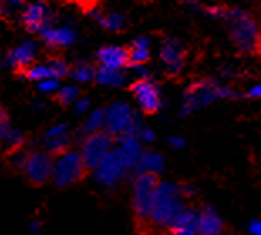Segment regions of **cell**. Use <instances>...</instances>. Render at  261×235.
Listing matches in <instances>:
<instances>
[{
	"label": "cell",
	"instance_id": "cell-20",
	"mask_svg": "<svg viewBox=\"0 0 261 235\" xmlns=\"http://www.w3.org/2000/svg\"><path fill=\"white\" fill-rule=\"evenodd\" d=\"M96 81L107 86H121L125 82V74L118 69H108V67H99L96 69Z\"/></svg>",
	"mask_w": 261,
	"mask_h": 235
},
{
	"label": "cell",
	"instance_id": "cell-7",
	"mask_svg": "<svg viewBox=\"0 0 261 235\" xmlns=\"http://www.w3.org/2000/svg\"><path fill=\"white\" fill-rule=\"evenodd\" d=\"M238 98L236 94H232V91L226 87H219L218 84L211 82V81H197L194 82L191 87L187 89L186 94V109L184 113L199 108V106H204L214 101L216 98Z\"/></svg>",
	"mask_w": 261,
	"mask_h": 235
},
{
	"label": "cell",
	"instance_id": "cell-18",
	"mask_svg": "<svg viewBox=\"0 0 261 235\" xmlns=\"http://www.w3.org/2000/svg\"><path fill=\"white\" fill-rule=\"evenodd\" d=\"M223 230H224V225L214 210L205 209L204 212L199 214L197 233H201V235H223Z\"/></svg>",
	"mask_w": 261,
	"mask_h": 235
},
{
	"label": "cell",
	"instance_id": "cell-23",
	"mask_svg": "<svg viewBox=\"0 0 261 235\" xmlns=\"http://www.w3.org/2000/svg\"><path fill=\"white\" fill-rule=\"evenodd\" d=\"M99 24H101L105 29L108 31H121L126 25V20L123 15L120 14H108V15H101L99 17Z\"/></svg>",
	"mask_w": 261,
	"mask_h": 235
},
{
	"label": "cell",
	"instance_id": "cell-13",
	"mask_svg": "<svg viewBox=\"0 0 261 235\" xmlns=\"http://www.w3.org/2000/svg\"><path fill=\"white\" fill-rule=\"evenodd\" d=\"M128 54H130L128 47L110 46V47L99 49V52H98L99 67H108V69L121 71L123 67H126L130 64Z\"/></svg>",
	"mask_w": 261,
	"mask_h": 235
},
{
	"label": "cell",
	"instance_id": "cell-27",
	"mask_svg": "<svg viewBox=\"0 0 261 235\" xmlns=\"http://www.w3.org/2000/svg\"><path fill=\"white\" fill-rule=\"evenodd\" d=\"M130 54H128V59H130V64L128 66H143L150 59V52L148 49H135V47H128Z\"/></svg>",
	"mask_w": 261,
	"mask_h": 235
},
{
	"label": "cell",
	"instance_id": "cell-10",
	"mask_svg": "<svg viewBox=\"0 0 261 235\" xmlns=\"http://www.w3.org/2000/svg\"><path fill=\"white\" fill-rule=\"evenodd\" d=\"M126 170H130V165L118 150H113L96 168V180L103 185H113L125 175Z\"/></svg>",
	"mask_w": 261,
	"mask_h": 235
},
{
	"label": "cell",
	"instance_id": "cell-34",
	"mask_svg": "<svg viewBox=\"0 0 261 235\" xmlns=\"http://www.w3.org/2000/svg\"><path fill=\"white\" fill-rule=\"evenodd\" d=\"M259 94H261V87L259 86H254L251 91L248 93V96L249 98H259Z\"/></svg>",
	"mask_w": 261,
	"mask_h": 235
},
{
	"label": "cell",
	"instance_id": "cell-14",
	"mask_svg": "<svg viewBox=\"0 0 261 235\" xmlns=\"http://www.w3.org/2000/svg\"><path fill=\"white\" fill-rule=\"evenodd\" d=\"M22 24L29 32L41 34L47 24V7L44 4H31L22 12Z\"/></svg>",
	"mask_w": 261,
	"mask_h": 235
},
{
	"label": "cell",
	"instance_id": "cell-35",
	"mask_svg": "<svg viewBox=\"0 0 261 235\" xmlns=\"http://www.w3.org/2000/svg\"><path fill=\"white\" fill-rule=\"evenodd\" d=\"M0 66H2V59H0Z\"/></svg>",
	"mask_w": 261,
	"mask_h": 235
},
{
	"label": "cell",
	"instance_id": "cell-17",
	"mask_svg": "<svg viewBox=\"0 0 261 235\" xmlns=\"http://www.w3.org/2000/svg\"><path fill=\"white\" fill-rule=\"evenodd\" d=\"M41 36L49 47H66L74 42V32L68 27H58L56 29V27L46 25Z\"/></svg>",
	"mask_w": 261,
	"mask_h": 235
},
{
	"label": "cell",
	"instance_id": "cell-16",
	"mask_svg": "<svg viewBox=\"0 0 261 235\" xmlns=\"http://www.w3.org/2000/svg\"><path fill=\"white\" fill-rule=\"evenodd\" d=\"M199 214L192 209H184L169 227V235H197Z\"/></svg>",
	"mask_w": 261,
	"mask_h": 235
},
{
	"label": "cell",
	"instance_id": "cell-19",
	"mask_svg": "<svg viewBox=\"0 0 261 235\" xmlns=\"http://www.w3.org/2000/svg\"><path fill=\"white\" fill-rule=\"evenodd\" d=\"M24 143H25L24 134L17 130H9L7 134L0 139V146H2L5 156H9L10 153H14V151H17L20 148H24Z\"/></svg>",
	"mask_w": 261,
	"mask_h": 235
},
{
	"label": "cell",
	"instance_id": "cell-24",
	"mask_svg": "<svg viewBox=\"0 0 261 235\" xmlns=\"http://www.w3.org/2000/svg\"><path fill=\"white\" fill-rule=\"evenodd\" d=\"M47 67H49V71H51V74H53V79L54 81H58L61 79V77H64V76H68L69 74V71H71V67L68 66V63H66L64 59H51L47 63Z\"/></svg>",
	"mask_w": 261,
	"mask_h": 235
},
{
	"label": "cell",
	"instance_id": "cell-11",
	"mask_svg": "<svg viewBox=\"0 0 261 235\" xmlns=\"http://www.w3.org/2000/svg\"><path fill=\"white\" fill-rule=\"evenodd\" d=\"M160 57H162L165 64L167 74L175 76L179 74L182 66H184L186 50L179 41H175V39H165L162 44V50H160Z\"/></svg>",
	"mask_w": 261,
	"mask_h": 235
},
{
	"label": "cell",
	"instance_id": "cell-25",
	"mask_svg": "<svg viewBox=\"0 0 261 235\" xmlns=\"http://www.w3.org/2000/svg\"><path fill=\"white\" fill-rule=\"evenodd\" d=\"M77 96H80V89L74 87V86H66V87L59 89V91H58L56 99H58L59 104L69 106L71 103H74V101L77 99Z\"/></svg>",
	"mask_w": 261,
	"mask_h": 235
},
{
	"label": "cell",
	"instance_id": "cell-30",
	"mask_svg": "<svg viewBox=\"0 0 261 235\" xmlns=\"http://www.w3.org/2000/svg\"><path fill=\"white\" fill-rule=\"evenodd\" d=\"M39 89L44 93H54L56 89H59V84L54 79H44V81L39 82Z\"/></svg>",
	"mask_w": 261,
	"mask_h": 235
},
{
	"label": "cell",
	"instance_id": "cell-6",
	"mask_svg": "<svg viewBox=\"0 0 261 235\" xmlns=\"http://www.w3.org/2000/svg\"><path fill=\"white\" fill-rule=\"evenodd\" d=\"M115 144V136L107 131L91 133L83 143V161L88 168V171L96 170L101 165V161L107 158Z\"/></svg>",
	"mask_w": 261,
	"mask_h": 235
},
{
	"label": "cell",
	"instance_id": "cell-33",
	"mask_svg": "<svg viewBox=\"0 0 261 235\" xmlns=\"http://www.w3.org/2000/svg\"><path fill=\"white\" fill-rule=\"evenodd\" d=\"M249 230H251L253 235H259V233H261V223L254 220V222L251 223V227H249Z\"/></svg>",
	"mask_w": 261,
	"mask_h": 235
},
{
	"label": "cell",
	"instance_id": "cell-28",
	"mask_svg": "<svg viewBox=\"0 0 261 235\" xmlns=\"http://www.w3.org/2000/svg\"><path fill=\"white\" fill-rule=\"evenodd\" d=\"M27 156H29V153H27L24 148H20L17 151H14V153H10L7 158H9L10 166L15 168V170H20L22 171V168H24L25 161H27Z\"/></svg>",
	"mask_w": 261,
	"mask_h": 235
},
{
	"label": "cell",
	"instance_id": "cell-2",
	"mask_svg": "<svg viewBox=\"0 0 261 235\" xmlns=\"http://www.w3.org/2000/svg\"><path fill=\"white\" fill-rule=\"evenodd\" d=\"M223 19L231 34V41L243 54L259 52V29L251 14L241 9H227Z\"/></svg>",
	"mask_w": 261,
	"mask_h": 235
},
{
	"label": "cell",
	"instance_id": "cell-12",
	"mask_svg": "<svg viewBox=\"0 0 261 235\" xmlns=\"http://www.w3.org/2000/svg\"><path fill=\"white\" fill-rule=\"evenodd\" d=\"M37 47L39 46L36 42H25L19 47H14L7 55L9 66L12 67L15 72H19V74H24V72L36 63Z\"/></svg>",
	"mask_w": 261,
	"mask_h": 235
},
{
	"label": "cell",
	"instance_id": "cell-1",
	"mask_svg": "<svg viewBox=\"0 0 261 235\" xmlns=\"http://www.w3.org/2000/svg\"><path fill=\"white\" fill-rule=\"evenodd\" d=\"M184 209L186 207L182 201L179 185L160 183L155 193L148 222L140 235H169V227Z\"/></svg>",
	"mask_w": 261,
	"mask_h": 235
},
{
	"label": "cell",
	"instance_id": "cell-32",
	"mask_svg": "<svg viewBox=\"0 0 261 235\" xmlns=\"http://www.w3.org/2000/svg\"><path fill=\"white\" fill-rule=\"evenodd\" d=\"M88 106H90V99H88V98L81 99L80 103H77V106H76V113H77V114L85 113V111L88 109Z\"/></svg>",
	"mask_w": 261,
	"mask_h": 235
},
{
	"label": "cell",
	"instance_id": "cell-3",
	"mask_svg": "<svg viewBox=\"0 0 261 235\" xmlns=\"http://www.w3.org/2000/svg\"><path fill=\"white\" fill-rule=\"evenodd\" d=\"M160 185V178L153 171H143L135 182V195H133V214H135L137 230L140 233L145 228L150 212H152L153 198Z\"/></svg>",
	"mask_w": 261,
	"mask_h": 235
},
{
	"label": "cell",
	"instance_id": "cell-8",
	"mask_svg": "<svg viewBox=\"0 0 261 235\" xmlns=\"http://www.w3.org/2000/svg\"><path fill=\"white\" fill-rule=\"evenodd\" d=\"M53 168L54 161L46 151H32L27 156V161L24 168H22V171H24L27 182L34 185V187H39V185H44L51 180Z\"/></svg>",
	"mask_w": 261,
	"mask_h": 235
},
{
	"label": "cell",
	"instance_id": "cell-29",
	"mask_svg": "<svg viewBox=\"0 0 261 235\" xmlns=\"http://www.w3.org/2000/svg\"><path fill=\"white\" fill-rule=\"evenodd\" d=\"M9 130H10V118H9V113H7V109L0 106V139H2L5 134H7Z\"/></svg>",
	"mask_w": 261,
	"mask_h": 235
},
{
	"label": "cell",
	"instance_id": "cell-31",
	"mask_svg": "<svg viewBox=\"0 0 261 235\" xmlns=\"http://www.w3.org/2000/svg\"><path fill=\"white\" fill-rule=\"evenodd\" d=\"M148 46H150V42H148V39H145V37H138L132 44V47H135V49H148Z\"/></svg>",
	"mask_w": 261,
	"mask_h": 235
},
{
	"label": "cell",
	"instance_id": "cell-26",
	"mask_svg": "<svg viewBox=\"0 0 261 235\" xmlns=\"http://www.w3.org/2000/svg\"><path fill=\"white\" fill-rule=\"evenodd\" d=\"M105 126V109H96L94 113L90 116V120L86 121L85 130L90 133H96Z\"/></svg>",
	"mask_w": 261,
	"mask_h": 235
},
{
	"label": "cell",
	"instance_id": "cell-4",
	"mask_svg": "<svg viewBox=\"0 0 261 235\" xmlns=\"http://www.w3.org/2000/svg\"><path fill=\"white\" fill-rule=\"evenodd\" d=\"M88 173L90 171H88L85 161H83V156L80 153H74V151H71V153L68 151V153L63 155L54 163L51 180L54 182L56 187L66 188L85 180Z\"/></svg>",
	"mask_w": 261,
	"mask_h": 235
},
{
	"label": "cell",
	"instance_id": "cell-5",
	"mask_svg": "<svg viewBox=\"0 0 261 235\" xmlns=\"http://www.w3.org/2000/svg\"><path fill=\"white\" fill-rule=\"evenodd\" d=\"M105 126H107V133H110L112 136L115 134L137 136L138 131V121L133 116L130 106L125 103H116L105 109Z\"/></svg>",
	"mask_w": 261,
	"mask_h": 235
},
{
	"label": "cell",
	"instance_id": "cell-22",
	"mask_svg": "<svg viewBox=\"0 0 261 235\" xmlns=\"http://www.w3.org/2000/svg\"><path fill=\"white\" fill-rule=\"evenodd\" d=\"M138 166L142 168L143 171H153L157 173V170L164 166L162 156L153 153V151H147V153H140V158H138Z\"/></svg>",
	"mask_w": 261,
	"mask_h": 235
},
{
	"label": "cell",
	"instance_id": "cell-21",
	"mask_svg": "<svg viewBox=\"0 0 261 235\" xmlns=\"http://www.w3.org/2000/svg\"><path fill=\"white\" fill-rule=\"evenodd\" d=\"M69 76L77 82H90L96 79V67L88 63H81L69 71Z\"/></svg>",
	"mask_w": 261,
	"mask_h": 235
},
{
	"label": "cell",
	"instance_id": "cell-15",
	"mask_svg": "<svg viewBox=\"0 0 261 235\" xmlns=\"http://www.w3.org/2000/svg\"><path fill=\"white\" fill-rule=\"evenodd\" d=\"M71 144L69 133L64 125L53 128L46 133V148L49 156H63L68 153Z\"/></svg>",
	"mask_w": 261,
	"mask_h": 235
},
{
	"label": "cell",
	"instance_id": "cell-36",
	"mask_svg": "<svg viewBox=\"0 0 261 235\" xmlns=\"http://www.w3.org/2000/svg\"><path fill=\"white\" fill-rule=\"evenodd\" d=\"M226 235H231V233H226Z\"/></svg>",
	"mask_w": 261,
	"mask_h": 235
},
{
	"label": "cell",
	"instance_id": "cell-9",
	"mask_svg": "<svg viewBox=\"0 0 261 235\" xmlns=\"http://www.w3.org/2000/svg\"><path fill=\"white\" fill-rule=\"evenodd\" d=\"M133 96L137 98L138 104H140V109L145 114H155L162 106V99H160V93H159V86L155 82H152L147 77H142V79L135 81L130 86Z\"/></svg>",
	"mask_w": 261,
	"mask_h": 235
}]
</instances>
